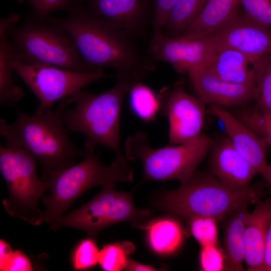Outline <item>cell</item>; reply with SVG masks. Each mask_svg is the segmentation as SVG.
I'll list each match as a JSON object with an SVG mask.
<instances>
[{
  "mask_svg": "<svg viewBox=\"0 0 271 271\" xmlns=\"http://www.w3.org/2000/svg\"><path fill=\"white\" fill-rule=\"evenodd\" d=\"M62 17L46 19L61 27L73 40L87 71L112 67L116 74L144 79L152 68L142 57L132 35L91 13L82 0H73Z\"/></svg>",
  "mask_w": 271,
  "mask_h": 271,
  "instance_id": "obj_1",
  "label": "cell"
},
{
  "mask_svg": "<svg viewBox=\"0 0 271 271\" xmlns=\"http://www.w3.org/2000/svg\"><path fill=\"white\" fill-rule=\"evenodd\" d=\"M115 77L116 83L108 90L92 93L80 89L61 100L59 106L67 131L85 136V150H94L99 145L122 157L120 117L122 102L131 86L143 79L129 74H116Z\"/></svg>",
  "mask_w": 271,
  "mask_h": 271,
  "instance_id": "obj_2",
  "label": "cell"
},
{
  "mask_svg": "<svg viewBox=\"0 0 271 271\" xmlns=\"http://www.w3.org/2000/svg\"><path fill=\"white\" fill-rule=\"evenodd\" d=\"M15 107L17 120L9 124L1 119L0 134L6 145L24 149L39 161L45 181L52 172L75 164L76 157L85 156V150L69 138L59 106L55 111L48 108L42 115H29Z\"/></svg>",
  "mask_w": 271,
  "mask_h": 271,
  "instance_id": "obj_3",
  "label": "cell"
},
{
  "mask_svg": "<svg viewBox=\"0 0 271 271\" xmlns=\"http://www.w3.org/2000/svg\"><path fill=\"white\" fill-rule=\"evenodd\" d=\"M78 164L51 173L45 180L50 194L41 198L47 207L42 217L50 225L86 191L98 185L114 186L119 181H131L133 170L124 156H116L109 166L102 164L94 150H86Z\"/></svg>",
  "mask_w": 271,
  "mask_h": 271,
  "instance_id": "obj_4",
  "label": "cell"
},
{
  "mask_svg": "<svg viewBox=\"0 0 271 271\" xmlns=\"http://www.w3.org/2000/svg\"><path fill=\"white\" fill-rule=\"evenodd\" d=\"M250 185L231 187L212 173L195 172L177 189L166 191L157 202L159 207L189 221L197 216L223 219L246 195L260 192Z\"/></svg>",
  "mask_w": 271,
  "mask_h": 271,
  "instance_id": "obj_5",
  "label": "cell"
},
{
  "mask_svg": "<svg viewBox=\"0 0 271 271\" xmlns=\"http://www.w3.org/2000/svg\"><path fill=\"white\" fill-rule=\"evenodd\" d=\"M19 22L10 26L8 34L21 62L88 71L73 40L61 27L46 19L31 17L22 24Z\"/></svg>",
  "mask_w": 271,
  "mask_h": 271,
  "instance_id": "obj_6",
  "label": "cell"
},
{
  "mask_svg": "<svg viewBox=\"0 0 271 271\" xmlns=\"http://www.w3.org/2000/svg\"><path fill=\"white\" fill-rule=\"evenodd\" d=\"M213 140L202 133L197 138L179 145L154 148L143 132L127 138L125 153L130 160L140 159L144 169V179L159 181L189 179L209 153Z\"/></svg>",
  "mask_w": 271,
  "mask_h": 271,
  "instance_id": "obj_7",
  "label": "cell"
},
{
  "mask_svg": "<svg viewBox=\"0 0 271 271\" xmlns=\"http://www.w3.org/2000/svg\"><path fill=\"white\" fill-rule=\"evenodd\" d=\"M36 168V159L24 149L0 145V171L9 190L3 205L12 217L39 225L43 221L37 204L48 185Z\"/></svg>",
  "mask_w": 271,
  "mask_h": 271,
  "instance_id": "obj_8",
  "label": "cell"
},
{
  "mask_svg": "<svg viewBox=\"0 0 271 271\" xmlns=\"http://www.w3.org/2000/svg\"><path fill=\"white\" fill-rule=\"evenodd\" d=\"M113 187H103L97 195L80 208L53 221L50 225L51 228H76L95 239L98 233L108 226L126 221L138 222L150 215V209L134 206L131 192L117 191Z\"/></svg>",
  "mask_w": 271,
  "mask_h": 271,
  "instance_id": "obj_9",
  "label": "cell"
},
{
  "mask_svg": "<svg viewBox=\"0 0 271 271\" xmlns=\"http://www.w3.org/2000/svg\"><path fill=\"white\" fill-rule=\"evenodd\" d=\"M14 72L40 101L34 114L42 115L58 100H62L88 84L111 77L104 68L75 72L47 64L28 65L16 57L12 62Z\"/></svg>",
  "mask_w": 271,
  "mask_h": 271,
  "instance_id": "obj_10",
  "label": "cell"
},
{
  "mask_svg": "<svg viewBox=\"0 0 271 271\" xmlns=\"http://www.w3.org/2000/svg\"><path fill=\"white\" fill-rule=\"evenodd\" d=\"M218 51L209 36L196 38L170 36L162 30L154 31L149 46V52L155 60L170 64L181 74L207 66Z\"/></svg>",
  "mask_w": 271,
  "mask_h": 271,
  "instance_id": "obj_11",
  "label": "cell"
},
{
  "mask_svg": "<svg viewBox=\"0 0 271 271\" xmlns=\"http://www.w3.org/2000/svg\"><path fill=\"white\" fill-rule=\"evenodd\" d=\"M158 96L160 112L169 122V145L183 144L201 134L206 112L202 100L180 86L164 87Z\"/></svg>",
  "mask_w": 271,
  "mask_h": 271,
  "instance_id": "obj_12",
  "label": "cell"
},
{
  "mask_svg": "<svg viewBox=\"0 0 271 271\" xmlns=\"http://www.w3.org/2000/svg\"><path fill=\"white\" fill-rule=\"evenodd\" d=\"M209 36L218 50L229 48L262 58L271 54V29L253 21L243 11L238 10Z\"/></svg>",
  "mask_w": 271,
  "mask_h": 271,
  "instance_id": "obj_13",
  "label": "cell"
},
{
  "mask_svg": "<svg viewBox=\"0 0 271 271\" xmlns=\"http://www.w3.org/2000/svg\"><path fill=\"white\" fill-rule=\"evenodd\" d=\"M188 74L199 98L205 103L222 107L238 106L256 101L257 98L258 87L226 81L206 67L195 68Z\"/></svg>",
  "mask_w": 271,
  "mask_h": 271,
  "instance_id": "obj_14",
  "label": "cell"
},
{
  "mask_svg": "<svg viewBox=\"0 0 271 271\" xmlns=\"http://www.w3.org/2000/svg\"><path fill=\"white\" fill-rule=\"evenodd\" d=\"M207 111L221 121L235 149L267 183L266 151L268 144L266 138L254 133L222 106L210 105Z\"/></svg>",
  "mask_w": 271,
  "mask_h": 271,
  "instance_id": "obj_15",
  "label": "cell"
},
{
  "mask_svg": "<svg viewBox=\"0 0 271 271\" xmlns=\"http://www.w3.org/2000/svg\"><path fill=\"white\" fill-rule=\"evenodd\" d=\"M94 15L132 35L143 30L153 13V0H82Z\"/></svg>",
  "mask_w": 271,
  "mask_h": 271,
  "instance_id": "obj_16",
  "label": "cell"
},
{
  "mask_svg": "<svg viewBox=\"0 0 271 271\" xmlns=\"http://www.w3.org/2000/svg\"><path fill=\"white\" fill-rule=\"evenodd\" d=\"M268 57L259 58L236 50L224 48L218 50L214 59L206 67L226 81L258 87Z\"/></svg>",
  "mask_w": 271,
  "mask_h": 271,
  "instance_id": "obj_17",
  "label": "cell"
},
{
  "mask_svg": "<svg viewBox=\"0 0 271 271\" xmlns=\"http://www.w3.org/2000/svg\"><path fill=\"white\" fill-rule=\"evenodd\" d=\"M209 163L211 173L232 187L249 186L252 179L258 174L236 151L227 136L213 141Z\"/></svg>",
  "mask_w": 271,
  "mask_h": 271,
  "instance_id": "obj_18",
  "label": "cell"
},
{
  "mask_svg": "<svg viewBox=\"0 0 271 271\" xmlns=\"http://www.w3.org/2000/svg\"><path fill=\"white\" fill-rule=\"evenodd\" d=\"M259 194L254 192L243 196L224 218L223 252L227 270H244V236L246 218L249 212L248 208Z\"/></svg>",
  "mask_w": 271,
  "mask_h": 271,
  "instance_id": "obj_19",
  "label": "cell"
},
{
  "mask_svg": "<svg viewBox=\"0 0 271 271\" xmlns=\"http://www.w3.org/2000/svg\"><path fill=\"white\" fill-rule=\"evenodd\" d=\"M271 216V197L256 201L252 212L246 220L244 236V262L250 271H261L265 242Z\"/></svg>",
  "mask_w": 271,
  "mask_h": 271,
  "instance_id": "obj_20",
  "label": "cell"
},
{
  "mask_svg": "<svg viewBox=\"0 0 271 271\" xmlns=\"http://www.w3.org/2000/svg\"><path fill=\"white\" fill-rule=\"evenodd\" d=\"M21 19L19 14L11 13L0 20V102L3 104L14 105L24 96L23 89L13 79L15 52L8 34L10 26Z\"/></svg>",
  "mask_w": 271,
  "mask_h": 271,
  "instance_id": "obj_21",
  "label": "cell"
},
{
  "mask_svg": "<svg viewBox=\"0 0 271 271\" xmlns=\"http://www.w3.org/2000/svg\"><path fill=\"white\" fill-rule=\"evenodd\" d=\"M239 0H209L199 15L181 35L202 38L225 25L238 11Z\"/></svg>",
  "mask_w": 271,
  "mask_h": 271,
  "instance_id": "obj_22",
  "label": "cell"
},
{
  "mask_svg": "<svg viewBox=\"0 0 271 271\" xmlns=\"http://www.w3.org/2000/svg\"><path fill=\"white\" fill-rule=\"evenodd\" d=\"M147 239L151 249L161 255L175 252L183 238L182 226L170 217L160 218L151 222L147 227Z\"/></svg>",
  "mask_w": 271,
  "mask_h": 271,
  "instance_id": "obj_23",
  "label": "cell"
},
{
  "mask_svg": "<svg viewBox=\"0 0 271 271\" xmlns=\"http://www.w3.org/2000/svg\"><path fill=\"white\" fill-rule=\"evenodd\" d=\"M209 0H179L162 30L170 36L183 33L195 20Z\"/></svg>",
  "mask_w": 271,
  "mask_h": 271,
  "instance_id": "obj_24",
  "label": "cell"
},
{
  "mask_svg": "<svg viewBox=\"0 0 271 271\" xmlns=\"http://www.w3.org/2000/svg\"><path fill=\"white\" fill-rule=\"evenodd\" d=\"M129 104L131 111L145 122L154 120L160 112L158 95L141 81L134 83L128 91Z\"/></svg>",
  "mask_w": 271,
  "mask_h": 271,
  "instance_id": "obj_25",
  "label": "cell"
},
{
  "mask_svg": "<svg viewBox=\"0 0 271 271\" xmlns=\"http://www.w3.org/2000/svg\"><path fill=\"white\" fill-rule=\"evenodd\" d=\"M135 249L129 241H119L106 244L99 250L98 263L105 271H120L125 269L129 256Z\"/></svg>",
  "mask_w": 271,
  "mask_h": 271,
  "instance_id": "obj_26",
  "label": "cell"
},
{
  "mask_svg": "<svg viewBox=\"0 0 271 271\" xmlns=\"http://www.w3.org/2000/svg\"><path fill=\"white\" fill-rule=\"evenodd\" d=\"M99 250L95 239L88 237L79 240L74 246L71 255V263L76 270L91 268L98 263Z\"/></svg>",
  "mask_w": 271,
  "mask_h": 271,
  "instance_id": "obj_27",
  "label": "cell"
},
{
  "mask_svg": "<svg viewBox=\"0 0 271 271\" xmlns=\"http://www.w3.org/2000/svg\"><path fill=\"white\" fill-rule=\"evenodd\" d=\"M217 220L210 216H197L189 222L192 235L201 246L217 244L218 231Z\"/></svg>",
  "mask_w": 271,
  "mask_h": 271,
  "instance_id": "obj_28",
  "label": "cell"
},
{
  "mask_svg": "<svg viewBox=\"0 0 271 271\" xmlns=\"http://www.w3.org/2000/svg\"><path fill=\"white\" fill-rule=\"evenodd\" d=\"M239 2L247 17L271 29V0H239Z\"/></svg>",
  "mask_w": 271,
  "mask_h": 271,
  "instance_id": "obj_29",
  "label": "cell"
},
{
  "mask_svg": "<svg viewBox=\"0 0 271 271\" xmlns=\"http://www.w3.org/2000/svg\"><path fill=\"white\" fill-rule=\"evenodd\" d=\"M255 106L263 114L271 116V57L269 56L263 68L258 86Z\"/></svg>",
  "mask_w": 271,
  "mask_h": 271,
  "instance_id": "obj_30",
  "label": "cell"
},
{
  "mask_svg": "<svg viewBox=\"0 0 271 271\" xmlns=\"http://www.w3.org/2000/svg\"><path fill=\"white\" fill-rule=\"evenodd\" d=\"M73 0H19L27 4L31 12V18L42 20L55 10L66 11Z\"/></svg>",
  "mask_w": 271,
  "mask_h": 271,
  "instance_id": "obj_31",
  "label": "cell"
},
{
  "mask_svg": "<svg viewBox=\"0 0 271 271\" xmlns=\"http://www.w3.org/2000/svg\"><path fill=\"white\" fill-rule=\"evenodd\" d=\"M200 262L201 269L205 271H220L225 268L223 252L217 244L201 246Z\"/></svg>",
  "mask_w": 271,
  "mask_h": 271,
  "instance_id": "obj_32",
  "label": "cell"
},
{
  "mask_svg": "<svg viewBox=\"0 0 271 271\" xmlns=\"http://www.w3.org/2000/svg\"><path fill=\"white\" fill-rule=\"evenodd\" d=\"M179 0H153L154 31L162 30L171 11Z\"/></svg>",
  "mask_w": 271,
  "mask_h": 271,
  "instance_id": "obj_33",
  "label": "cell"
},
{
  "mask_svg": "<svg viewBox=\"0 0 271 271\" xmlns=\"http://www.w3.org/2000/svg\"><path fill=\"white\" fill-rule=\"evenodd\" d=\"M33 269L30 258L23 251L16 249L13 251L0 270L31 271Z\"/></svg>",
  "mask_w": 271,
  "mask_h": 271,
  "instance_id": "obj_34",
  "label": "cell"
},
{
  "mask_svg": "<svg viewBox=\"0 0 271 271\" xmlns=\"http://www.w3.org/2000/svg\"><path fill=\"white\" fill-rule=\"evenodd\" d=\"M261 271H271V216L269 221Z\"/></svg>",
  "mask_w": 271,
  "mask_h": 271,
  "instance_id": "obj_35",
  "label": "cell"
},
{
  "mask_svg": "<svg viewBox=\"0 0 271 271\" xmlns=\"http://www.w3.org/2000/svg\"><path fill=\"white\" fill-rule=\"evenodd\" d=\"M261 122V136L266 138L268 145L271 146V116L263 114Z\"/></svg>",
  "mask_w": 271,
  "mask_h": 271,
  "instance_id": "obj_36",
  "label": "cell"
},
{
  "mask_svg": "<svg viewBox=\"0 0 271 271\" xmlns=\"http://www.w3.org/2000/svg\"><path fill=\"white\" fill-rule=\"evenodd\" d=\"M11 245L4 240H0V269H1L13 252Z\"/></svg>",
  "mask_w": 271,
  "mask_h": 271,
  "instance_id": "obj_37",
  "label": "cell"
},
{
  "mask_svg": "<svg viewBox=\"0 0 271 271\" xmlns=\"http://www.w3.org/2000/svg\"><path fill=\"white\" fill-rule=\"evenodd\" d=\"M126 270L131 271H153L159 269L152 265L143 264L129 258Z\"/></svg>",
  "mask_w": 271,
  "mask_h": 271,
  "instance_id": "obj_38",
  "label": "cell"
},
{
  "mask_svg": "<svg viewBox=\"0 0 271 271\" xmlns=\"http://www.w3.org/2000/svg\"><path fill=\"white\" fill-rule=\"evenodd\" d=\"M266 171L268 178V181L266 183L271 191V164H267Z\"/></svg>",
  "mask_w": 271,
  "mask_h": 271,
  "instance_id": "obj_39",
  "label": "cell"
},
{
  "mask_svg": "<svg viewBox=\"0 0 271 271\" xmlns=\"http://www.w3.org/2000/svg\"><path fill=\"white\" fill-rule=\"evenodd\" d=\"M261 115H262V114H261ZM260 121H261V117H260ZM261 137V136H260Z\"/></svg>",
  "mask_w": 271,
  "mask_h": 271,
  "instance_id": "obj_40",
  "label": "cell"
},
{
  "mask_svg": "<svg viewBox=\"0 0 271 271\" xmlns=\"http://www.w3.org/2000/svg\"><path fill=\"white\" fill-rule=\"evenodd\" d=\"M270 57H271V54H270Z\"/></svg>",
  "mask_w": 271,
  "mask_h": 271,
  "instance_id": "obj_41",
  "label": "cell"
}]
</instances>
